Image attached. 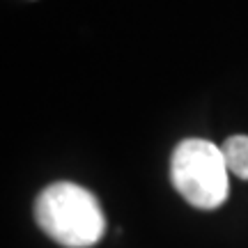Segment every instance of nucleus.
Instances as JSON below:
<instances>
[{
  "mask_svg": "<svg viewBox=\"0 0 248 248\" xmlns=\"http://www.w3.org/2000/svg\"><path fill=\"white\" fill-rule=\"evenodd\" d=\"M35 221L64 248H90L106 232V216L97 195L74 182H55L37 195Z\"/></svg>",
  "mask_w": 248,
  "mask_h": 248,
  "instance_id": "obj_1",
  "label": "nucleus"
},
{
  "mask_svg": "<svg viewBox=\"0 0 248 248\" xmlns=\"http://www.w3.org/2000/svg\"><path fill=\"white\" fill-rule=\"evenodd\" d=\"M230 168L223 147L202 138H186L172 150L170 182L188 204L216 209L230 193Z\"/></svg>",
  "mask_w": 248,
  "mask_h": 248,
  "instance_id": "obj_2",
  "label": "nucleus"
},
{
  "mask_svg": "<svg viewBox=\"0 0 248 248\" xmlns=\"http://www.w3.org/2000/svg\"><path fill=\"white\" fill-rule=\"evenodd\" d=\"M223 154L230 172L239 179H248V136H230L223 142Z\"/></svg>",
  "mask_w": 248,
  "mask_h": 248,
  "instance_id": "obj_3",
  "label": "nucleus"
}]
</instances>
